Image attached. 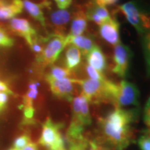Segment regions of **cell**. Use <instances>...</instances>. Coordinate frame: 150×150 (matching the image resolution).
I'll return each mask as SVG.
<instances>
[{
	"instance_id": "cell-1",
	"label": "cell",
	"mask_w": 150,
	"mask_h": 150,
	"mask_svg": "<svg viewBox=\"0 0 150 150\" xmlns=\"http://www.w3.org/2000/svg\"><path fill=\"white\" fill-rule=\"evenodd\" d=\"M140 114L139 107L115 108L98 121V135L95 138L110 150H125L135 141L133 125Z\"/></svg>"
},
{
	"instance_id": "cell-2",
	"label": "cell",
	"mask_w": 150,
	"mask_h": 150,
	"mask_svg": "<svg viewBox=\"0 0 150 150\" xmlns=\"http://www.w3.org/2000/svg\"><path fill=\"white\" fill-rule=\"evenodd\" d=\"M91 124L92 117L87 99L81 95L74 97L72 100V119L65 134V141L83 138L86 129Z\"/></svg>"
},
{
	"instance_id": "cell-3",
	"label": "cell",
	"mask_w": 150,
	"mask_h": 150,
	"mask_svg": "<svg viewBox=\"0 0 150 150\" xmlns=\"http://www.w3.org/2000/svg\"><path fill=\"white\" fill-rule=\"evenodd\" d=\"M75 83L80 85L81 94L88 103L93 104H111L117 83L106 79L96 80L92 79H74Z\"/></svg>"
},
{
	"instance_id": "cell-4",
	"label": "cell",
	"mask_w": 150,
	"mask_h": 150,
	"mask_svg": "<svg viewBox=\"0 0 150 150\" xmlns=\"http://www.w3.org/2000/svg\"><path fill=\"white\" fill-rule=\"evenodd\" d=\"M45 44L42 52L35 57L37 65L40 68L54 65L61 52L67 47L66 35L54 33L44 37Z\"/></svg>"
},
{
	"instance_id": "cell-5",
	"label": "cell",
	"mask_w": 150,
	"mask_h": 150,
	"mask_svg": "<svg viewBox=\"0 0 150 150\" xmlns=\"http://www.w3.org/2000/svg\"><path fill=\"white\" fill-rule=\"evenodd\" d=\"M119 9L140 35L150 31V10L142 8L135 0L120 5Z\"/></svg>"
},
{
	"instance_id": "cell-6",
	"label": "cell",
	"mask_w": 150,
	"mask_h": 150,
	"mask_svg": "<svg viewBox=\"0 0 150 150\" xmlns=\"http://www.w3.org/2000/svg\"><path fill=\"white\" fill-rule=\"evenodd\" d=\"M63 125L47 117L42 127L38 143L47 150H67L65 137L61 133Z\"/></svg>"
},
{
	"instance_id": "cell-7",
	"label": "cell",
	"mask_w": 150,
	"mask_h": 150,
	"mask_svg": "<svg viewBox=\"0 0 150 150\" xmlns=\"http://www.w3.org/2000/svg\"><path fill=\"white\" fill-rule=\"evenodd\" d=\"M140 91L138 86L132 82L122 80L117 83L112 97V104L115 108H123L140 105Z\"/></svg>"
},
{
	"instance_id": "cell-8",
	"label": "cell",
	"mask_w": 150,
	"mask_h": 150,
	"mask_svg": "<svg viewBox=\"0 0 150 150\" xmlns=\"http://www.w3.org/2000/svg\"><path fill=\"white\" fill-rule=\"evenodd\" d=\"M39 83L36 81H31L28 86L22 99L21 108L23 111V118L21 125L22 126L33 125L35 123L34 101L38 95Z\"/></svg>"
},
{
	"instance_id": "cell-9",
	"label": "cell",
	"mask_w": 150,
	"mask_h": 150,
	"mask_svg": "<svg viewBox=\"0 0 150 150\" xmlns=\"http://www.w3.org/2000/svg\"><path fill=\"white\" fill-rule=\"evenodd\" d=\"M132 56L133 52L126 45L120 42L114 47L112 72L121 78L126 77L128 74Z\"/></svg>"
},
{
	"instance_id": "cell-10",
	"label": "cell",
	"mask_w": 150,
	"mask_h": 150,
	"mask_svg": "<svg viewBox=\"0 0 150 150\" xmlns=\"http://www.w3.org/2000/svg\"><path fill=\"white\" fill-rule=\"evenodd\" d=\"M75 79L65 78L62 79L45 77V80L50 86L52 93L57 98L67 102H72L74 98Z\"/></svg>"
},
{
	"instance_id": "cell-11",
	"label": "cell",
	"mask_w": 150,
	"mask_h": 150,
	"mask_svg": "<svg viewBox=\"0 0 150 150\" xmlns=\"http://www.w3.org/2000/svg\"><path fill=\"white\" fill-rule=\"evenodd\" d=\"M8 27L13 33L23 38L29 46L31 45L33 41L38 37L36 30L27 19L13 18L10 20Z\"/></svg>"
},
{
	"instance_id": "cell-12",
	"label": "cell",
	"mask_w": 150,
	"mask_h": 150,
	"mask_svg": "<svg viewBox=\"0 0 150 150\" xmlns=\"http://www.w3.org/2000/svg\"><path fill=\"white\" fill-rule=\"evenodd\" d=\"M119 22L115 18L110 19L99 26V32L102 39L115 47L121 42Z\"/></svg>"
},
{
	"instance_id": "cell-13",
	"label": "cell",
	"mask_w": 150,
	"mask_h": 150,
	"mask_svg": "<svg viewBox=\"0 0 150 150\" xmlns=\"http://www.w3.org/2000/svg\"><path fill=\"white\" fill-rule=\"evenodd\" d=\"M23 8V0H0V21L12 20L22 13Z\"/></svg>"
},
{
	"instance_id": "cell-14",
	"label": "cell",
	"mask_w": 150,
	"mask_h": 150,
	"mask_svg": "<svg viewBox=\"0 0 150 150\" xmlns=\"http://www.w3.org/2000/svg\"><path fill=\"white\" fill-rule=\"evenodd\" d=\"M86 56L90 66L93 67L102 74H104V71L107 68V61L102 49L97 45H95Z\"/></svg>"
},
{
	"instance_id": "cell-15",
	"label": "cell",
	"mask_w": 150,
	"mask_h": 150,
	"mask_svg": "<svg viewBox=\"0 0 150 150\" xmlns=\"http://www.w3.org/2000/svg\"><path fill=\"white\" fill-rule=\"evenodd\" d=\"M86 15L88 20L93 22L99 26L112 18L106 7L97 5L95 3L87 9Z\"/></svg>"
},
{
	"instance_id": "cell-16",
	"label": "cell",
	"mask_w": 150,
	"mask_h": 150,
	"mask_svg": "<svg viewBox=\"0 0 150 150\" xmlns=\"http://www.w3.org/2000/svg\"><path fill=\"white\" fill-rule=\"evenodd\" d=\"M72 14L67 9H59L54 11L50 14V21L56 28V32L63 34V31L66 29L67 24L70 22Z\"/></svg>"
},
{
	"instance_id": "cell-17",
	"label": "cell",
	"mask_w": 150,
	"mask_h": 150,
	"mask_svg": "<svg viewBox=\"0 0 150 150\" xmlns=\"http://www.w3.org/2000/svg\"><path fill=\"white\" fill-rule=\"evenodd\" d=\"M48 4H50V2L46 1L40 4H36L30 0H23L24 8L27 11L30 16L38 22L44 28L46 27V20L42 8Z\"/></svg>"
},
{
	"instance_id": "cell-18",
	"label": "cell",
	"mask_w": 150,
	"mask_h": 150,
	"mask_svg": "<svg viewBox=\"0 0 150 150\" xmlns=\"http://www.w3.org/2000/svg\"><path fill=\"white\" fill-rule=\"evenodd\" d=\"M88 26V19L86 12L83 10H78L73 16L70 25V33L67 35L68 37L81 35L84 33Z\"/></svg>"
},
{
	"instance_id": "cell-19",
	"label": "cell",
	"mask_w": 150,
	"mask_h": 150,
	"mask_svg": "<svg viewBox=\"0 0 150 150\" xmlns=\"http://www.w3.org/2000/svg\"><path fill=\"white\" fill-rule=\"evenodd\" d=\"M66 44L67 46L72 45L77 47L84 56L88 53L95 45L91 37L83 35L74 37H68L66 35Z\"/></svg>"
},
{
	"instance_id": "cell-20",
	"label": "cell",
	"mask_w": 150,
	"mask_h": 150,
	"mask_svg": "<svg viewBox=\"0 0 150 150\" xmlns=\"http://www.w3.org/2000/svg\"><path fill=\"white\" fill-rule=\"evenodd\" d=\"M65 54V65L67 69L72 71L79 66L82 59V54L77 47L72 45H67Z\"/></svg>"
},
{
	"instance_id": "cell-21",
	"label": "cell",
	"mask_w": 150,
	"mask_h": 150,
	"mask_svg": "<svg viewBox=\"0 0 150 150\" xmlns=\"http://www.w3.org/2000/svg\"><path fill=\"white\" fill-rule=\"evenodd\" d=\"M141 45L145 62L146 75L150 78V31L142 35Z\"/></svg>"
},
{
	"instance_id": "cell-22",
	"label": "cell",
	"mask_w": 150,
	"mask_h": 150,
	"mask_svg": "<svg viewBox=\"0 0 150 150\" xmlns=\"http://www.w3.org/2000/svg\"><path fill=\"white\" fill-rule=\"evenodd\" d=\"M73 72L69 70L66 67H62L57 65H51L49 72L45 75V77L54 79H62L65 78H72Z\"/></svg>"
},
{
	"instance_id": "cell-23",
	"label": "cell",
	"mask_w": 150,
	"mask_h": 150,
	"mask_svg": "<svg viewBox=\"0 0 150 150\" xmlns=\"http://www.w3.org/2000/svg\"><path fill=\"white\" fill-rule=\"evenodd\" d=\"M91 138L86 136L79 140L65 141L67 150H91Z\"/></svg>"
},
{
	"instance_id": "cell-24",
	"label": "cell",
	"mask_w": 150,
	"mask_h": 150,
	"mask_svg": "<svg viewBox=\"0 0 150 150\" xmlns=\"http://www.w3.org/2000/svg\"><path fill=\"white\" fill-rule=\"evenodd\" d=\"M31 142V137L28 134H24L17 137L13 142V148L16 149H23L29 142Z\"/></svg>"
},
{
	"instance_id": "cell-25",
	"label": "cell",
	"mask_w": 150,
	"mask_h": 150,
	"mask_svg": "<svg viewBox=\"0 0 150 150\" xmlns=\"http://www.w3.org/2000/svg\"><path fill=\"white\" fill-rule=\"evenodd\" d=\"M14 39L9 36L4 29L0 27V47H12L14 45Z\"/></svg>"
},
{
	"instance_id": "cell-26",
	"label": "cell",
	"mask_w": 150,
	"mask_h": 150,
	"mask_svg": "<svg viewBox=\"0 0 150 150\" xmlns=\"http://www.w3.org/2000/svg\"><path fill=\"white\" fill-rule=\"evenodd\" d=\"M86 72H87L88 75L89 76L90 79H96V80H105L106 79V76H104V74H102L98 71L94 69L93 67L90 66L89 65H86Z\"/></svg>"
},
{
	"instance_id": "cell-27",
	"label": "cell",
	"mask_w": 150,
	"mask_h": 150,
	"mask_svg": "<svg viewBox=\"0 0 150 150\" xmlns=\"http://www.w3.org/2000/svg\"><path fill=\"white\" fill-rule=\"evenodd\" d=\"M137 142L140 150H150V139L143 133H142L141 136L138 138Z\"/></svg>"
},
{
	"instance_id": "cell-28",
	"label": "cell",
	"mask_w": 150,
	"mask_h": 150,
	"mask_svg": "<svg viewBox=\"0 0 150 150\" xmlns=\"http://www.w3.org/2000/svg\"><path fill=\"white\" fill-rule=\"evenodd\" d=\"M143 121L147 127H150V96L143 110Z\"/></svg>"
},
{
	"instance_id": "cell-29",
	"label": "cell",
	"mask_w": 150,
	"mask_h": 150,
	"mask_svg": "<svg viewBox=\"0 0 150 150\" xmlns=\"http://www.w3.org/2000/svg\"><path fill=\"white\" fill-rule=\"evenodd\" d=\"M90 145H91V150H110L109 148L97 142L95 138L90 140Z\"/></svg>"
},
{
	"instance_id": "cell-30",
	"label": "cell",
	"mask_w": 150,
	"mask_h": 150,
	"mask_svg": "<svg viewBox=\"0 0 150 150\" xmlns=\"http://www.w3.org/2000/svg\"><path fill=\"white\" fill-rule=\"evenodd\" d=\"M8 94L4 92H0V108L4 110L6 108L7 104L8 102Z\"/></svg>"
},
{
	"instance_id": "cell-31",
	"label": "cell",
	"mask_w": 150,
	"mask_h": 150,
	"mask_svg": "<svg viewBox=\"0 0 150 150\" xmlns=\"http://www.w3.org/2000/svg\"><path fill=\"white\" fill-rule=\"evenodd\" d=\"M59 9H67L70 6L72 0H54Z\"/></svg>"
},
{
	"instance_id": "cell-32",
	"label": "cell",
	"mask_w": 150,
	"mask_h": 150,
	"mask_svg": "<svg viewBox=\"0 0 150 150\" xmlns=\"http://www.w3.org/2000/svg\"><path fill=\"white\" fill-rule=\"evenodd\" d=\"M119 0H95V3L97 5L106 7V6H112L117 4Z\"/></svg>"
},
{
	"instance_id": "cell-33",
	"label": "cell",
	"mask_w": 150,
	"mask_h": 150,
	"mask_svg": "<svg viewBox=\"0 0 150 150\" xmlns=\"http://www.w3.org/2000/svg\"><path fill=\"white\" fill-rule=\"evenodd\" d=\"M0 92H4L8 93V95H14V93L10 89L8 84L2 80H0Z\"/></svg>"
},
{
	"instance_id": "cell-34",
	"label": "cell",
	"mask_w": 150,
	"mask_h": 150,
	"mask_svg": "<svg viewBox=\"0 0 150 150\" xmlns=\"http://www.w3.org/2000/svg\"><path fill=\"white\" fill-rule=\"evenodd\" d=\"M23 150H39V148L36 143L33 142H31L26 147L23 148Z\"/></svg>"
},
{
	"instance_id": "cell-35",
	"label": "cell",
	"mask_w": 150,
	"mask_h": 150,
	"mask_svg": "<svg viewBox=\"0 0 150 150\" xmlns=\"http://www.w3.org/2000/svg\"><path fill=\"white\" fill-rule=\"evenodd\" d=\"M142 133L145 134V135H147L150 139V127H147L145 129H144V130L142 131Z\"/></svg>"
},
{
	"instance_id": "cell-36",
	"label": "cell",
	"mask_w": 150,
	"mask_h": 150,
	"mask_svg": "<svg viewBox=\"0 0 150 150\" xmlns=\"http://www.w3.org/2000/svg\"><path fill=\"white\" fill-rule=\"evenodd\" d=\"M8 150H16V149H15V148H13V147H11Z\"/></svg>"
},
{
	"instance_id": "cell-37",
	"label": "cell",
	"mask_w": 150,
	"mask_h": 150,
	"mask_svg": "<svg viewBox=\"0 0 150 150\" xmlns=\"http://www.w3.org/2000/svg\"><path fill=\"white\" fill-rule=\"evenodd\" d=\"M1 111H2V110H1V108H0V112H1Z\"/></svg>"
},
{
	"instance_id": "cell-38",
	"label": "cell",
	"mask_w": 150,
	"mask_h": 150,
	"mask_svg": "<svg viewBox=\"0 0 150 150\" xmlns=\"http://www.w3.org/2000/svg\"><path fill=\"white\" fill-rule=\"evenodd\" d=\"M16 150H20V149H16Z\"/></svg>"
}]
</instances>
